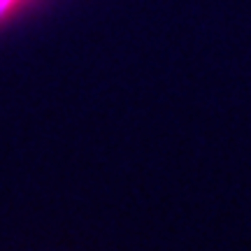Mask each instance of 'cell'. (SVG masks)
Here are the masks:
<instances>
[{
    "instance_id": "6da1fadb",
    "label": "cell",
    "mask_w": 251,
    "mask_h": 251,
    "mask_svg": "<svg viewBox=\"0 0 251 251\" xmlns=\"http://www.w3.org/2000/svg\"><path fill=\"white\" fill-rule=\"evenodd\" d=\"M26 0H0V21H5L7 17H12Z\"/></svg>"
}]
</instances>
